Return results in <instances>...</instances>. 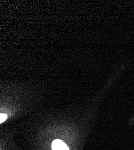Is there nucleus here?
I'll return each instance as SVG.
<instances>
[{
    "label": "nucleus",
    "mask_w": 134,
    "mask_h": 150,
    "mask_svg": "<svg viewBox=\"0 0 134 150\" xmlns=\"http://www.w3.org/2000/svg\"><path fill=\"white\" fill-rule=\"evenodd\" d=\"M52 150H69L66 144L61 140L57 139L53 141L52 144Z\"/></svg>",
    "instance_id": "f257e3e1"
},
{
    "label": "nucleus",
    "mask_w": 134,
    "mask_h": 150,
    "mask_svg": "<svg viewBox=\"0 0 134 150\" xmlns=\"http://www.w3.org/2000/svg\"><path fill=\"white\" fill-rule=\"evenodd\" d=\"M6 118H7V115L6 114H1V115H0V122L3 123L4 121H5Z\"/></svg>",
    "instance_id": "f03ea898"
}]
</instances>
